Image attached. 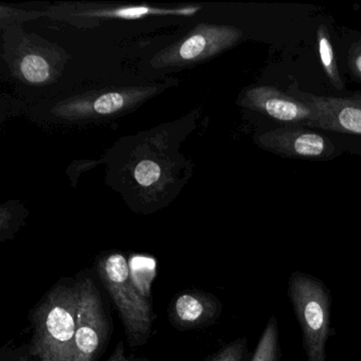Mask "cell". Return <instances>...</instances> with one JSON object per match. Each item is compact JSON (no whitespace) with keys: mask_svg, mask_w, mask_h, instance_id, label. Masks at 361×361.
<instances>
[{"mask_svg":"<svg viewBox=\"0 0 361 361\" xmlns=\"http://www.w3.org/2000/svg\"><path fill=\"white\" fill-rule=\"evenodd\" d=\"M143 92H113L101 94L92 103H73L62 109L65 114L71 116L96 115L106 116L117 113L134 103L137 97H142Z\"/></svg>","mask_w":361,"mask_h":361,"instance_id":"10","label":"cell"},{"mask_svg":"<svg viewBox=\"0 0 361 361\" xmlns=\"http://www.w3.org/2000/svg\"><path fill=\"white\" fill-rule=\"evenodd\" d=\"M223 310V304L212 293L185 290L175 295L169 306V319L180 331L204 329L214 324Z\"/></svg>","mask_w":361,"mask_h":361,"instance_id":"9","label":"cell"},{"mask_svg":"<svg viewBox=\"0 0 361 361\" xmlns=\"http://www.w3.org/2000/svg\"><path fill=\"white\" fill-rule=\"evenodd\" d=\"M317 42H318L319 56H320L321 64L325 75L336 90H343L344 84L338 71L337 61H336L335 51L329 39V29L324 25H321L317 31Z\"/></svg>","mask_w":361,"mask_h":361,"instance_id":"12","label":"cell"},{"mask_svg":"<svg viewBox=\"0 0 361 361\" xmlns=\"http://www.w3.org/2000/svg\"><path fill=\"white\" fill-rule=\"evenodd\" d=\"M240 104L272 119L295 126L310 128L317 120L316 113L312 107L274 86L262 85L248 88L243 94Z\"/></svg>","mask_w":361,"mask_h":361,"instance_id":"6","label":"cell"},{"mask_svg":"<svg viewBox=\"0 0 361 361\" xmlns=\"http://www.w3.org/2000/svg\"><path fill=\"white\" fill-rule=\"evenodd\" d=\"M348 67L357 79L361 80V41L350 47L348 52Z\"/></svg>","mask_w":361,"mask_h":361,"instance_id":"16","label":"cell"},{"mask_svg":"<svg viewBox=\"0 0 361 361\" xmlns=\"http://www.w3.org/2000/svg\"><path fill=\"white\" fill-rule=\"evenodd\" d=\"M77 284L79 308L73 361H94L109 337V321L94 282L86 278Z\"/></svg>","mask_w":361,"mask_h":361,"instance_id":"4","label":"cell"},{"mask_svg":"<svg viewBox=\"0 0 361 361\" xmlns=\"http://www.w3.org/2000/svg\"><path fill=\"white\" fill-rule=\"evenodd\" d=\"M30 358H32V357H31L30 353H29L28 345H27L26 352L23 353V354H20V353L16 354L12 350L7 353L5 348H4L3 353H1V361H29Z\"/></svg>","mask_w":361,"mask_h":361,"instance_id":"17","label":"cell"},{"mask_svg":"<svg viewBox=\"0 0 361 361\" xmlns=\"http://www.w3.org/2000/svg\"><path fill=\"white\" fill-rule=\"evenodd\" d=\"M287 295L307 361H326L327 341L336 334L331 324L333 299L329 287L312 274L295 270L289 276Z\"/></svg>","mask_w":361,"mask_h":361,"instance_id":"2","label":"cell"},{"mask_svg":"<svg viewBox=\"0 0 361 361\" xmlns=\"http://www.w3.org/2000/svg\"><path fill=\"white\" fill-rule=\"evenodd\" d=\"M97 270L121 316L130 345L147 343L155 314L149 299L135 284L128 259L121 253H111L99 259Z\"/></svg>","mask_w":361,"mask_h":361,"instance_id":"3","label":"cell"},{"mask_svg":"<svg viewBox=\"0 0 361 361\" xmlns=\"http://www.w3.org/2000/svg\"><path fill=\"white\" fill-rule=\"evenodd\" d=\"M242 37V31L234 27L204 25L183 39L162 61L173 64L206 60L235 45Z\"/></svg>","mask_w":361,"mask_h":361,"instance_id":"7","label":"cell"},{"mask_svg":"<svg viewBox=\"0 0 361 361\" xmlns=\"http://www.w3.org/2000/svg\"><path fill=\"white\" fill-rule=\"evenodd\" d=\"M78 284L56 285L31 314L29 353L37 361H73L77 331Z\"/></svg>","mask_w":361,"mask_h":361,"instance_id":"1","label":"cell"},{"mask_svg":"<svg viewBox=\"0 0 361 361\" xmlns=\"http://www.w3.org/2000/svg\"><path fill=\"white\" fill-rule=\"evenodd\" d=\"M281 358L282 350L280 345L278 319L272 314L257 342L255 354L251 357L250 361H281Z\"/></svg>","mask_w":361,"mask_h":361,"instance_id":"11","label":"cell"},{"mask_svg":"<svg viewBox=\"0 0 361 361\" xmlns=\"http://www.w3.org/2000/svg\"><path fill=\"white\" fill-rule=\"evenodd\" d=\"M107 361H135L130 357L126 356V350H124L123 342L117 344L113 354L109 357Z\"/></svg>","mask_w":361,"mask_h":361,"instance_id":"18","label":"cell"},{"mask_svg":"<svg viewBox=\"0 0 361 361\" xmlns=\"http://www.w3.org/2000/svg\"><path fill=\"white\" fill-rule=\"evenodd\" d=\"M161 169L152 160H142L135 168L134 176L137 183L142 187L155 185L159 180Z\"/></svg>","mask_w":361,"mask_h":361,"instance_id":"15","label":"cell"},{"mask_svg":"<svg viewBox=\"0 0 361 361\" xmlns=\"http://www.w3.org/2000/svg\"><path fill=\"white\" fill-rule=\"evenodd\" d=\"M257 145L266 151L295 158L322 157L331 143L318 133L299 126H285L257 137Z\"/></svg>","mask_w":361,"mask_h":361,"instance_id":"8","label":"cell"},{"mask_svg":"<svg viewBox=\"0 0 361 361\" xmlns=\"http://www.w3.org/2000/svg\"><path fill=\"white\" fill-rule=\"evenodd\" d=\"M249 356L248 340L240 337L224 345L208 361H250Z\"/></svg>","mask_w":361,"mask_h":361,"instance_id":"14","label":"cell"},{"mask_svg":"<svg viewBox=\"0 0 361 361\" xmlns=\"http://www.w3.org/2000/svg\"><path fill=\"white\" fill-rule=\"evenodd\" d=\"M20 73L30 83L41 84L49 79L50 67L45 59L29 54L20 63Z\"/></svg>","mask_w":361,"mask_h":361,"instance_id":"13","label":"cell"},{"mask_svg":"<svg viewBox=\"0 0 361 361\" xmlns=\"http://www.w3.org/2000/svg\"><path fill=\"white\" fill-rule=\"evenodd\" d=\"M288 94L306 103L316 113L317 120L310 128L361 135V97L334 98L316 96L301 92L295 84L289 86Z\"/></svg>","mask_w":361,"mask_h":361,"instance_id":"5","label":"cell"}]
</instances>
